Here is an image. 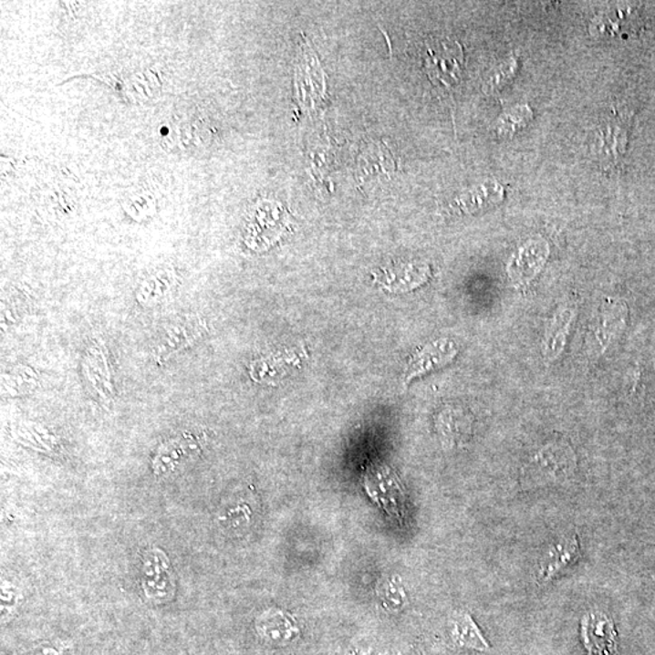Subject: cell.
I'll list each match as a JSON object with an SVG mask.
<instances>
[{"mask_svg": "<svg viewBox=\"0 0 655 655\" xmlns=\"http://www.w3.org/2000/svg\"><path fill=\"white\" fill-rule=\"evenodd\" d=\"M577 470V455L566 442H550L529 458L521 470L524 489L561 484Z\"/></svg>", "mask_w": 655, "mask_h": 655, "instance_id": "cell-1", "label": "cell"}, {"mask_svg": "<svg viewBox=\"0 0 655 655\" xmlns=\"http://www.w3.org/2000/svg\"><path fill=\"white\" fill-rule=\"evenodd\" d=\"M422 62L426 75L438 89L452 93L462 83L465 60L458 42L448 38L429 40Z\"/></svg>", "mask_w": 655, "mask_h": 655, "instance_id": "cell-2", "label": "cell"}, {"mask_svg": "<svg viewBox=\"0 0 655 655\" xmlns=\"http://www.w3.org/2000/svg\"><path fill=\"white\" fill-rule=\"evenodd\" d=\"M628 316L629 308L624 301L613 297L602 301L591 328L592 344L598 353L602 355L620 338L627 327Z\"/></svg>", "mask_w": 655, "mask_h": 655, "instance_id": "cell-3", "label": "cell"}, {"mask_svg": "<svg viewBox=\"0 0 655 655\" xmlns=\"http://www.w3.org/2000/svg\"><path fill=\"white\" fill-rule=\"evenodd\" d=\"M581 638L588 655H619L617 630L606 614H587L581 621Z\"/></svg>", "mask_w": 655, "mask_h": 655, "instance_id": "cell-4", "label": "cell"}, {"mask_svg": "<svg viewBox=\"0 0 655 655\" xmlns=\"http://www.w3.org/2000/svg\"><path fill=\"white\" fill-rule=\"evenodd\" d=\"M580 555V543L577 535L561 536L550 544L539 561L536 581L546 585L562 570L572 566Z\"/></svg>", "mask_w": 655, "mask_h": 655, "instance_id": "cell-5", "label": "cell"}, {"mask_svg": "<svg viewBox=\"0 0 655 655\" xmlns=\"http://www.w3.org/2000/svg\"><path fill=\"white\" fill-rule=\"evenodd\" d=\"M548 246L544 241H532L513 257L507 274L517 288H525L538 276L546 263Z\"/></svg>", "mask_w": 655, "mask_h": 655, "instance_id": "cell-6", "label": "cell"}, {"mask_svg": "<svg viewBox=\"0 0 655 655\" xmlns=\"http://www.w3.org/2000/svg\"><path fill=\"white\" fill-rule=\"evenodd\" d=\"M576 316V307L568 305L559 307L548 321L542 346L543 355L548 362H555L565 351Z\"/></svg>", "mask_w": 655, "mask_h": 655, "instance_id": "cell-7", "label": "cell"}, {"mask_svg": "<svg viewBox=\"0 0 655 655\" xmlns=\"http://www.w3.org/2000/svg\"><path fill=\"white\" fill-rule=\"evenodd\" d=\"M641 24L639 7H613L599 15L594 21L596 35L603 38H616L638 31Z\"/></svg>", "mask_w": 655, "mask_h": 655, "instance_id": "cell-8", "label": "cell"}, {"mask_svg": "<svg viewBox=\"0 0 655 655\" xmlns=\"http://www.w3.org/2000/svg\"><path fill=\"white\" fill-rule=\"evenodd\" d=\"M202 328L203 327L201 326V321H191V319H187L186 322L180 323L179 326L172 328V329L169 330L164 340L158 345L157 359L161 362V360L168 359L174 353L182 351L183 348L196 340L198 335H201Z\"/></svg>", "mask_w": 655, "mask_h": 655, "instance_id": "cell-9", "label": "cell"}, {"mask_svg": "<svg viewBox=\"0 0 655 655\" xmlns=\"http://www.w3.org/2000/svg\"><path fill=\"white\" fill-rule=\"evenodd\" d=\"M456 355V348L452 342L448 340H441L430 345L424 349L421 355H419L413 364L411 377H418L426 371L435 369L437 367L444 366L451 362Z\"/></svg>", "mask_w": 655, "mask_h": 655, "instance_id": "cell-10", "label": "cell"}, {"mask_svg": "<svg viewBox=\"0 0 655 655\" xmlns=\"http://www.w3.org/2000/svg\"><path fill=\"white\" fill-rule=\"evenodd\" d=\"M452 636L456 645L460 647L481 650V652L489 650L488 642L469 614H459L452 619Z\"/></svg>", "mask_w": 655, "mask_h": 655, "instance_id": "cell-11", "label": "cell"}]
</instances>
